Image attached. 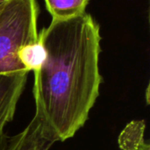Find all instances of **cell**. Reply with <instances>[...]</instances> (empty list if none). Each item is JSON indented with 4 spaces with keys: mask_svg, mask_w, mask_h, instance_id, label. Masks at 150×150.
Listing matches in <instances>:
<instances>
[{
    "mask_svg": "<svg viewBox=\"0 0 150 150\" xmlns=\"http://www.w3.org/2000/svg\"><path fill=\"white\" fill-rule=\"evenodd\" d=\"M47 57L33 72L35 116L63 142L84 126L99 95L102 75L100 25L90 13L39 31Z\"/></svg>",
    "mask_w": 150,
    "mask_h": 150,
    "instance_id": "6da1fadb",
    "label": "cell"
},
{
    "mask_svg": "<svg viewBox=\"0 0 150 150\" xmlns=\"http://www.w3.org/2000/svg\"><path fill=\"white\" fill-rule=\"evenodd\" d=\"M40 12L38 0H4L0 13V74L27 72L18 55L24 45L37 40Z\"/></svg>",
    "mask_w": 150,
    "mask_h": 150,
    "instance_id": "7a4b0ae2",
    "label": "cell"
},
{
    "mask_svg": "<svg viewBox=\"0 0 150 150\" xmlns=\"http://www.w3.org/2000/svg\"><path fill=\"white\" fill-rule=\"evenodd\" d=\"M27 75L25 72L0 74V136H3L4 127L14 118Z\"/></svg>",
    "mask_w": 150,
    "mask_h": 150,
    "instance_id": "3957f363",
    "label": "cell"
},
{
    "mask_svg": "<svg viewBox=\"0 0 150 150\" xmlns=\"http://www.w3.org/2000/svg\"><path fill=\"white\" fill-rule=\"evenodd\" d=\"M55 141L37 116L20 133L0 141V150H49Z\"/></svg>",
    "mask_w": 150,
    "mask_h": 150,
    "instance_id": "277c9868",
    "label": "cell"
},
{
    "mask_svg": "<svg viewBox=\"0 0 150 150\" xmlns=\"http://www.w3.org/2000/svg\"><path fill=\"white\" fill-rule=\"evenodd\" d=\"M51 21L69 20L85 14L90 0H44Z\"/></svg>",
    "mask_w": 150,
    "mask_h": 150,
    "instance_id": "5b68a950",
    "label": "cell"
},
{
    "mask_svg": "<svg viewBox=\"0 0 150 150\" xmlns=\"http://www.w3.org/2000/svg\"><path fill=\"white\" fill-rule=\"evenodd\" d=\"M18 56L27 72L39 71L47 57V50L40 34H38L37 40L24 45L19 50Z\"/></svg>",
    "mask_w": 150,
    "mask_h": 150,
    "instance_id": "8992f818",
    "label": "cell"
},
{
    "mask_svg": "<svg viewBox=\"0 0 150 150\" xmlns=\"http://www.w3.org/2000/svg\"><path fill=\"white\" fill-rule=\"evenodd\" d=\"M145 124L142 121H134L121 133L119 143L123 150H136L144 140Z\"/></svg>",
    "mask_w": 150,
    "mask_h": 150,
    "instance_id": "52a82bcc",
    "label": "cell"
},
{
    "mask_svg": "<svg viewBox=\"0 0 150 150\" xmlns=\"http://www.w3.org/2000/svg\"><path fill=\"white\" fill-rule=\"evenodd\" d=\"M136 150H150V145L145 141H143Z\"/></svg>",
    "mask_w": 150,
    "mask_h": 150,
    "instance_id": "ba28073f",
    "label": "cell"
},
{
    "mask_svg": "<svg viewBox=\"0 0 150 150\" xmlns=\"http://www.w3.org/2000/svg\"><path fill=\"white\" fill-rule=\"evenodd\" d=\"M2 137H3V136H0V141H1V139H2Z\"/></svg>",
    "mask_w": 150,
    "mask_h": 150,
    "instance_id": "9c48e42d",
    "label": "cell"
}]
</instances>
